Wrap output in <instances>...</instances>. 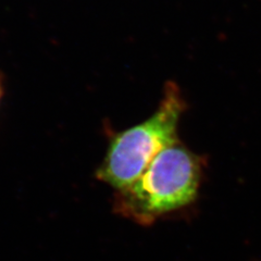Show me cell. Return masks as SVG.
I'll return each instance as SVG.
<instances>
[{
	"label": "cell",
	"instance_id": "obj_1",
	"mask_svg": "<svg viewBox=\"0 0 261 261\" xmlns=\"http://www.w3.org/2000/svg\"><path fill=\"white\" fill-rule=\"evenodd\" d=\"M201 170V158L177 142L162 150L132 185L118 191L113 209L138 224H152L196 199Z\"/></svg>",
	"mask_w": 261,
	"mask_h": 261
},
{
	"label": "cell",
	"instance_id": "obj_2",
	"mask_svg": "<svg viewBox=\"0 0 261 261\" xmlns=\"http://www.w3.org/2000/svg\"><path fill=\"white\" fill-rule=\"evenodd\" d=\"M185 107L177 86L169 83L151 117L111 137L96 171L97 178L117 191L132 185L162 150L177 143V126Z\"/></svg>",
	"mask_w": 261,
	"mask_h": 261
},
{
	"label": "cell",
	"instance_id": "obj_3",
	"mask_svg": "<svg viewBox=\"0 0 261 261\" xmlns=\"http://www.w3.org/2000/svg\"><path fill=\"white\" fill-rule=\"evenodd\" d=\"M0 97H2V86H0Z\"/></svg>",
	"mask_w": 261,
	"mask_h": 261
}]
</instances>
